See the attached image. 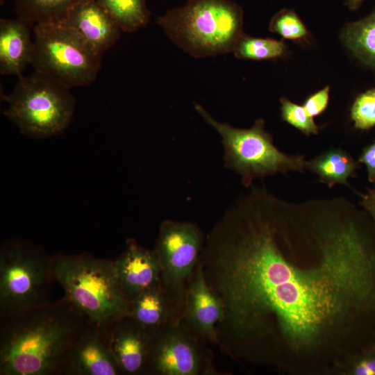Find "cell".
<instances>
[{
  "label": "cell",
  "mask_w": 375,
  "mask_h": 375,
  "mask_svg": "<svg viewBox=\"0 0 375 375\" xmlns=\"http://www.w3.org/2000/svg\"><path fill=\"white\" fill-rule=\"evenodd\" d=\"M206 236L192 222L168 219L159 228L154 251L159 260L161 285L181 322L188 285L199 265Z\"/></svg>",
  "instance_id": "9"
},
{
  "label": "cell",
  "mask_w": 375,
  "mask_h": 375,
  "mask_svg": "<svg viewBox=\"0 0 375 375\" xmlns=\"http://www.w3.org/2000/svg\"><path fill=\"white\" fill-rule=\"evenodd\" d=\"M117 22L122 31L132 33L145 26L151 12L146 0H96Z\"/></svg>",
  "instance_id": "21"
},
{
  "label": "cell",
  "mask_w": 375,
  "mask_h": 375,
  "mask_svg": "<svg viewBox=\"0 0 375 375\" xmlns=\"http://www.w3.org/2000/svg\"><path fill=\"white\" fill-rule=\"evenodd\" d=\"M5 2V0H0V4L2 6Z\"/></svg>",
  "instance_id": "31"
},
{
  "label": "cell",
  "mask_w": 375,
  "mask_h": 375,
  "mask_svg": "<svg viewBox=\"0 0 375 375\" xmlns=\"http://www.w3.org/2000/svg\"><path fill=\"white\" fill-rule=\"evenodd\" d=\"M365 0H344V5L351 11L358 10Z\"/></svg>",
  "instance_id": "30"
},
{
  "label": "cell",
  "mask_w": 375,
  "mask_h": 375,
  "mask_svg": "<svg viewBox=\"0 0 375 375\" xmlns=\"http://www.w3.org/2000/svg\"><path fill=\"white\" fill-rule=\"evenodd\" d=\"M352 372L356 375H375V355L366 356L358 360Z\"/></svg>",
  "instance_id": "28"
},
{
  "label": "cell",
  "mask_w": 375,
  "mask_h": 375,
  "mask_svg": "<svg viewBox=\"0 0 375 375\" xmlns=\"http://www.w3.org/2000/svg\"><path fill=\"white\" fill-rule=\"evenodd\" d=\"M329 89V87L326 86L305 100L302 106L309 115L313 117L326 110L328 103Z\"/></svg>",
  "instance_id": "26"
},
{
  "label": "cell",
  "mask_w": 375,
  "mask_h": 375,
  "mask_svg": "<svg viewBox=\"0 0 375 375\" xmlns=\"http://www.w3.org/2000/svg\"><path fill=\"white\" fill-rule=\"evenodd\" d=\"M33 42L31 65L35 71L69 88L96 80L101 54L71 27L61 22L35 24Z\"/></svg>",
  "instance_id": "7"
},
{
  "label": "cell",
  "mask_w": 375,
  "mask_h": 375,
  "mask_svg": "<svg viewBox=\"0 0 375 375\" xmlns=\"http://www.w3.org/2000/svg\"><path fill=\"white\" fill-rule=\"evenodd\" d=\"M108 342L122 374H146L152 332L128 316L105 326Z\"/></svg>",
  "instance_id": "13"
},
{
  "label": "cell",
  "mask_w": 375,
  "mask_h": 375,
  "mask_svg": "<svg viewBox=\"0 0 375 375\" xmlns=\"http://www.w3.org/2000/svg\"><path fill=\"white\" fill-rule=\"evenodd\" d=\"M182 323H169L153 332L146 374H215L209 351Z\"/></svg>",
  "instance_id": "10"
},
{
  "label": "cell",
  "mask_w": 375,
  "mask_h": 375,
  "mask_svg": "<svg viewBox=\"0 0 375 375\" xmlns=\"http://www.w3.org/2000/svg\"><path fill=\"white\" fill-rule=\"evenodd\" d=\"M243 17L242 8L231 0H188L157 24L183 51L201 58L233 52L243 33Z\"/></svg>",
  "instance_id": "3"
},
{
  "label": "cell",
  "mask_w": 375,
  "mask_h": 375,
  "mask_svg": "<svg viewBox=\"0 0 375 375\" xmlns=\"http://www.w3.org/2000/svg\"><path fill=\"white\" fill-rule=\"evenodd\" d=\"M34 26L17 17L0 19V74L19 77L31 64L33 38L31 28Z\"/></svg>",
  "instance_id": "16"
},
{
  "label": "cell",
  "mask_w": 375,
  "mask_h": 375,
  "mask_svg": "<svg viewBox=\"0 0 375 375\" xmlns=\"http://www.w3.org/2000/svg\"><path fill=\"white\" fill-rule=\"evenodd\" d=\"M342 37L360 61L375 69V8L364 18L347 24Z\"/></svg>",
  "instance_id": "19"
},
{
  "label": "cell",
  "mask_w": 375,
  "mask_h": 375,
  "mask_svg": "<svg viewBox=\"0 0 375 375\" xmlns=\"http://www.w3.org/2000/svg\"><path fill=\"white\" fill-rule=\"evenodd\" d=\"M224 315L223 303L208 284L200 260L186 290L181 323L204 342L217 345V327Z\"/></svg>",
  "instance_id": "11"
},
{
  "label": "cell",
  "mask_w": 375,
  "mask_h": 375,
  "mask_svg": "<svg viewBox=\"0 0 375 375\" xmlns=\"http://www.w3.org/2000/svg\"><path fill=\"white\" fill-rule=\"evenodd\" d=\"M306 167L331 188L337 184L349 186L348 179L355 175L358 163L346 151L331 148L306 161Z\"/></svg>",
  "instance_id": "18"
},
{
  "label": "cell",
  "mask_w": 375,
  "mask_h": 375,
  "mask_svg": "<svg viewBox=\"0 0 375 375\" xmlns=\"http://www.w3.org/2000/svg\"><path fill=\"white\" fill-rule=\"evenodd\" d=\"M69 88L35 71L19 77L13 90L3 95V114L24 135L42 138L57 135L69 124L76 100Z\"/></svg>",
  "instance_id": "6"
},
{
  "label": "cell",
  "mask_w": 375,
  "mask_h": 375,
  "mask_svg": "<svg viewBox=\"0 0 375 375\" xmlns=\"http://www.w3.org/2000/svg\"><path fill=\"white\" fill-rule=\"evenodd\" d=\"M53 278L52 260L19 241L4 244L0 253V308L3 318L48 303Z\"/></svg>",
  "instance_id": "8"
},
{
  "label": "cell",
  "mask_w": 375,
  "mask_h": 375,
  "mask_svg": "<svg viewBox=\"0 0 375 375\" xmlns=\"http://www.w3.org/2000/svg\"><path fill=\"white\" fill-rule=\"evenodd\" d=\"M233 53L240 59L269 60L284 56L287 47L283 41L253 38L243 33L236 42Z\"/></svg>",
  "instance_id": "22"
},
{
  "label": "cell",
  "mask_w": 375,
  "mask_h": 375,
  "mask_svg": "<svg viewBox=\"0 0 375 375\" xmlns=\"http://www.w3.org/2000/svg\"><path fill=\"white\" fill-rule=\"evenodd\" d=\"M61 23L75 30L101 54L117 42L122 31L115 19L96 0L77 1Z\"/></svg>",
  "instance_id": "15"
},
{
  "label": "cell",
  "mask_w": 375,
  "mask_h": 375,
  "mask_svg": "<svg viewBox=\"0 0 375 375\" xmlns=\"http://www.w3.org/2000/svg\"><path fill=\"white\" fill-rule=\"evenodd\" d=\"M61 372L78 375L122 374L109 347L105 326L88 324L69 348Z\"/></svg>",
  "instance_id": "12"
},
{
  "label": "cell",
  "mask_w": 375,
  "mask_h": 375,
  "mask_svg": "<svg viewBox=\"0 0 375 375\" xmlns=\"http://www.w3.org/2000/svg\"><path fill=\"white\" fill-rule=\"evenodd\" d=\"M358 162L365 165L369 181L375 183V140L362 149Z\"/></svg>",
  "instance_id": "27"
},
{
  "label": "cell",
  "mask_w": 375,
  "mask_h": 375,
  "mask_svg": "<svg viewBox=\"0 0 375 375\" xmlns=\"http://www.w3.org/2000/svg\"><path fill=\"white\" fill-rule=\"evenodd\" d=\"M360 206L375 224V188L360 194Z\"/></svg>",
  "instance_id": "29"
},
{
  "label": "cell",
  "mask_w": 375,
  "mask_h": 375,
  "mask_svg": "<svg viewBox=\"0 0 375 375\" xmlns=\"http://www.w3.org/2000/svg\"><path fill=\"white\" fill-rule=\"evenodd\" d=\"M281 115L283 121L299 130L304 135L318 133V126L303 106L297 105L286 98H281Z\"/></svg>",
  "instance_id": "25"
},
{
  "label": "cell",
  "mask_w": 375,
  "mask_h": 375,
  "mask_svg": "<svg viewBox=\"0 0 375 375\" xmlns=\"http://www.w3.org/2000/svg\"><path fill=\"white\" fill-rule=\"evenodd\" d=\"M350 116L357 129L368 130L375 126V88L368 90L356 98Z\"/></svg>",
  "instance_id": "24"
},
{
  "label": "cell",
  "mask_w": 375,
  "mask_h": 375,
  "mask_svg": "<svg viewBox=\"0 0 375 375\" xmlns=\"http://www.w3.org/2000/svg\"><path fill=\"white\" fill-rule=\"evenodd\" d=\"M194 107L221 136L224 165L240 176L245 187H250L256 179L277 173L302 172L306 168L304 155L288 154L274 145L262 119L256 120L249 128H238L218 122L199 103Z\"/></svg>",
  "instance_id": "5"
},
{
  "label": "cell",
  "mask_w": 375,
  "mask_h": 375,
  "mask_svg": "<svg viewBox=\"0 0 375 375\" xmlns=\"http://www.w3.org/2000/svg\"><path fill=\"white\" fill-rule=\"evenodd\" d=\"M115 272L128 303L144 290L161 283V271L154 249L126 241L123 253L113 260Z\"/></svg>",
  "instance_id": "14"
},
{
  "label": "cell",
  "mask_w": 375,
  "mask_h": 375,
  "mask_svg": "<svg viewBox=\"0 0 375 375\" xmlns=\"http://www.w3.org/2000/svg\"><path fill=\"white\" fill-rule=\"evenodd\" d=\"M269 29L289 40H302L308 35L306 27L296 12L287 8L279 10L273 16Z\"/></svg>",
  "instance_id": "23"
},
{
  "label": "cell",
  "mask_w": 375,
  "mask_h": 375,
  "mask_svg": "<svg viewBox=\"0 0 375 375\" xmlns=\"http://www.w3.org/2000/svg\"><path fill=\"white\" fill-rule=\"evenodd\" d=\"M299 202L253 187L206 235L201 262L224 310L221 349L231 356H266L277 338L310 344L344 315L375 306V251L359 214L342 218L310 267L292 251Z\"/></svg>",
  "instance_id": "1"
},
{
  "label": "cell",
  "mask_w": 375,
  "mask_h": 375,
  "mask_svg": "<svg viewBox=\"0 0 375 375\" xmlns=\"http://www.w3.org/2000/svg\"><path fill=\"white\" fill-rule=\"evenodd\" d=\"M127 316L152 333L167 324L178 323L174 306L161 283L131 301Z\"/></svg>",
  "instance_id": "17"
},
{
  "label": "cell",
  "mask_w": 375,
  "mask_h": 375,
  "mask_svg": "<svg viewBox=\"0 0 375 375\" xmlns=\"http://www.w3.org/2000/svg\"><path fill=\"white\" fill-rule=\"evenodd\" d=\"M3 319L1 375L60 372L69 348L89 323L65 298Z\"/></svg>",
  "instance_id": "2"
},
{
  "label": "cell",
  "mask_w": 375,
  "mask_h": 375,
  "mask_svg": "<svg viewBox=\"0 0 375 375\" xmlns=\"http://www.w3.org/2000/svg\"><path fill=\"white\" fill-rule=\"evenodd\" d=\"M78 0H15L17 17L33 25L62 22L69 8Z\"/></svg>",
  "instance_id": "20"
},
{
  "label": "cell",
  "mask_w": 375,
  "mask_h": 375,
  "mask_svg": "<svg viewBox=\"0 0 375 375\" xmlns=\"http://www.w3.org/2000/svg\"><path fill=\"white\" fill-rule=\"evenodd\" d=\"M52 274L65 299L89 323L103 326L127 316L129 303L113 260L88 254L59 255L52 259Z\"/></svg>",
  "instance_id": "4"
}]
</instances>
